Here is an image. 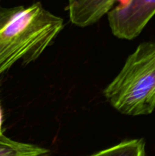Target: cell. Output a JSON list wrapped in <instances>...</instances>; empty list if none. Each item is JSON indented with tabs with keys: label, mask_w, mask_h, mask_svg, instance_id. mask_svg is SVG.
Segmentation results:
<instances>
[{
	"label": "cell",
	"mask_w": 155,
	"mask_h": 156,
	"mask_svg": "<svg viewBox=\"0 0 155 156\" xmlns=\"http://www.w3.org/2000/svg\"><path fill=\"white\" fill-rule=\"evenodd\" d=\"M64 20L39 2L30 5L0 7V75L16 62L37 59L52 45Z\"/></svg>",
	"instance_id": "1"
},
{
	"label": "cell",
	"mask_w": 155,
	"mask_h": 156,
	"mask_svg": "<svg viewBox=\"0 0 155 156\" xmlns=\"http://www.w3.org/2000/svg\"><path fill=\"white\" fill-rule=\"evenodd\" d=\"M103 94L119 112L129 116L155 110V41L141 43Z\"/></svg>",
	"instance_id": "2"
},
{
	"label": "cell",
	"mask_w": 155,
	"mask_h": 156,
	"mask_svg": "<svg viewBox=\"0 0 155 156\" xmlns=\"http://www.w3.org/2000/svg\"><path fill=\"white\" fill-rule=\"evenodd\" d=\"M155 15V0H119L108 14L114 37L132 40L139 37Z\"/></svg>",
	"instance_id": "3"
},
{
	"label": "cell",
	"mask_w": 155,
	"mask_h": 156,
	"mask_svg": "<svg viewBox=\"0 0 155 156\" xmlns=\"http://www.w3.org/2000/svg\"><path fill=\"white\" fill-rule=\"evenodd\" d=\"M119 0H68L70 22L79 27L97 23L107 15Z\"/></svg>",
	"instance_id": "4"
},
{
	"label": "cell",
	"mask_w": 155,
	"mask_h": 156,
	"mask_svg": "<svg viewBox=\"0 0 155 156\" xmlns=\"http://www.w3.org/2000/svg\"><path fill=\"white\" fill-rule=\"evenodd\" d=\"M48 154L43 147L14 141L4 134L0 136V156H47Z\"/></svg>",
	"instance_id": "5"
},
{
	"label": "cell",
	"mask_w": 155,
	"mask_h": 156,
	"mask_svg": "<svg viewBox=\"0 0 155 156\" xmlns=\"http://www.w3.org/2000/svg\"><path fill=\"white\" fill-rule=\"evenodd\" d=\"M90 156H145V142L143 139L124 141Z\"/></svg>",
	"instance_id": "6"
},
{
	"label": "cell",
	"mask_w": 155,
	"mask_h": 156,
	"mask_svg": "<svg viewBox=\"0 0 155 156\" xmlns=\"http://www.w3.org/2000/svg\"><path fill=\"white\" fill-rule=\"evenodd\" d=\"M4 134L3 133V111H2V106L0 102V136Z\"/></svg>",
	"instance_id": "7"
},
{
	"label": "cell",
	"mask_w": 155,
	"mask_h": 156,
	"mask_svg": "<svg viewBox=\"0 0 155 156\" xmlns=\"http://www.w3.org/2000/svg\"><path fill=\"white\" fill-rule=\"evenodd\" d=\"M0 7H1V6H0Z\"/></svg>",
	"instance_id": "8"
}]
</instances>
